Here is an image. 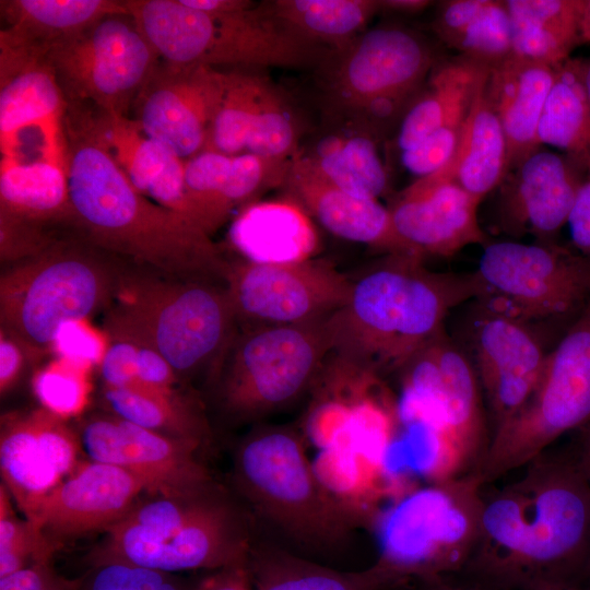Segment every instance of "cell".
Listing matches in <instances>:
<instances>
[{"instance_id": "obj_1", "label": "cell", "mask_w": 590, "mask_h": 590, "mask_svg": "<svg viewBox=\"0 0 590 590\" xmlns=\"http://www.w3.org/2000/svg\"><path fill=\"white\" fill-rule=\"evenodd\" d=\"M484 494L477 546L461 573L483 590L590 585V483L570 453L543 452Z\"/></svg>"}, {"instance_id": "obj_2", "label": "cell", "mask_w": 590, "mask_h": 590, "mask_svg": "<svg viewBox=\"0 0 590 590\" xmlns=\"http://www.w3.org/2000/svg\"><path fill=\"white\" fill-rule=\"evenodd\" d=\"M64 131L70 199L83 239L172 279L224 283L228 262L210 235L137 190L105 146L68 111Z\"/></svg>"}, {"instance_id": "obj_3", "label": "cell", "mask_w": 590, "mask_h": 590, "mask_svg": "<svg viewBox=\"0 0 590 590\" xmlns=\"http://www.w3.org/2000/svg\"><path fill=\"white\" fill-rule=\"evenodd\" d=\"M423 260L385 253L351 280L345 303L326 320L330 354L379 378L400 371L445 330L453 308L480 296L474 271L435 272Z\"/></svg>"}, {"instance_id": "obj_4", "label": "cell", "mask_w": 590, "mask_h": 590, "mask_svg": "<svg viewBox=\"0 0 590 590\" xmlns=\"http://www.w3.org/2000/svg\"><path fill=\"white\" fill-rule=\"evenodd\" d=\"M113 300L110 337L154 349L178 377L217 378L239 331L225 284L121 274Z\"/></svg>"}, {"instance_id": "obj_5", "label": "cell", "mask_w": 590, "mask_h": 590, "mask_svg": "<svg viewBox=\"0 0 590 590\" xmlns=\"http://www.w3.org/2000/svg\"><path fill=\"white\" fill-rule=\"evenodd\" d=\"M92 565L126 562L169 574L247 564L252 543L237 510L217 488L137 503L106 531Z\"/></svg>"}, {"instance_id": "obj_6", "label": "cell", "mask_w": 590, "mask_h": 590, "mask_svg": "<svg viewBox=\"0 0 590 590\" xmlns=\"http://www.w3.org/2000/svg\"><path fill=\"white\" fill-rule=\"evenodd\" d=\"M123 4L166 63L300 68L326 57L322 47L292 34L255 3L228 13H206L180 0Z\"/></svg>"}, {"instance_id": "obj_7", "label": "cell", "mask_w": 590, "mask_h": 590, "mask_svg": "<svg viewBox=\"0 0 590 590\" xmlns=\"http://www.w3.org/2000/svg\"><path fill=\"white\" fill-rule=\"evenodd\" d=\"M95 250L85 239L58 240L2 273L1 330L31 358L52 350L62 326L84 320L113 300L121 274Z\"/></svg>"}, {"instance_id": "obj_8", "label": "cell", "mask_w": 590, "mask_h": 590, "mask_svg": "<svg viewBox=\"0 0 590 590\" xmlns=\"http://www.w3.org/2000/svg\"><path fill=\"white\" fill-rule=\"evenodd\" d=\"M234 476L256 511L302 545L335 548L356 522L321 484L303 435L292 427L266 426L245 437Z\"/></svg>"}, {"instance_id": "obj_9", "label": "cell", "mask_w": 590, "mask_h": 590, "mask_svg": "<svg viewBox=\"0 0 590 590\" xmlns=\"http://www.w3.org/2000/svg\"><path fill=\"white\" fill-rule=\"evenodd\" d=\"M483 486L471 472L396 498L377 520L375 566L393 586L461 574L479 543Z\"/></svg>"}, {"instance_id": "obj_10", "label": "cell", "mask_w": 590, "mask_h": 590, "mask_svg": "<svg viewBox=\"0 0 590 590\" xmlns=\"http://www.w3.org/2000/svg\"><path fill=\"white\" fill-rule=\"evenodd\" d=\"M328 57L324 92L329 107L346 123L380 141L397 130L444 59L421 33L400 25L366 30Z\"/></svg>"}, {"instance_id": "obj_11", "label": "cell", "mask_w": 590, "mask_h": 590, "mask_svg": "<svg viewBox=\"0 0 590 590\" xmlns=\"http://www.w3.org/2000/svg\"><path fill=\"white\" fill-rule=\"evenodd\" d=\"M476 298L548 339L590 306V259L556 241L487 240L474 271Z\"/></svg>"}, {"instance_id": "obj_12", "label": "cell", "mask_w": 590, "mask_h": 590, "mask_svg": "<svg viewBox=\"0 0 590 590\" xmlns=\"http://www.w3.org/2000/svg\"><path fill=\"white\" fill-rule=\"evenodd\" d=\"M399 373V416L424 422L433 430L438 444L436 480L474 472L489 438L481 385L465 351L444 330Z\"/></svg>"}, {"instance_id": "obj_13", "label": "cell", "mask_w": 590, "mask_h": 590, "mask_svg": "<svg viewBox=\"0 0 590 590\" xmlns=\"http://www.w3.org/2000/svg\"><path fill=\"white\" fill-rule=\"evenodd\" d=\"M590 423V306L547 354L526 403L493 432L475 470L483 485L527 465L564 434Z\"/></svg>"}, {"instance_id": "obj_14", "label": "cell", "mask_w": 590, "mask_h": 590, "mask_svg": "<svg viewBox=\"0 0 590 590\" xmlns=\"http://www.w3.org/2000/svg\"><path fill=\"white\" fill-rule=\"evenodd\" d=\"M326 320L240 329L216 378L226 413L258 418L302 397L331 353Z\"/></svg>"}, {"instance_id": "obj_15", "label": "cell", "mask_w": 590, "mask_h": 590, "mask_svg": "<svg viewBox=\"0 0 590 590\" xmlns=\"http://www.w3.org/2000/svg\"><path fill=\"white\" fill-rule=\"evenodd\" d=\"M47 58L67 102L127 116L161 59L129 14L107 16L54 48Z\"/></svg>"}, {"instance_id": "obj_16", "label": "cell", "mask_w": 590, "mask_h": 590, "mask_svg": "<svg viewBox=\"0 0 590 590\" xmlns=\"http://www.w3.org/2000/svg\"><path fill=\"white\" fill-rule=\"evenodd\" d=\"M224 284L240 329L326 320L346 300L351 279L330 262H228Z\"/></svg>"}, {"instance_id": "obj_17", "label": "cell", "mask_w": 590, "mask_h": 590, "mask_svg": "<svg viewBox=\"0 0 590 590\" xmlns=\"http://www.w3.org/2000/svg\"><path fill=\"white\" fill-rule=\"evenodd\" d=\"M67 106L47 56L0 42L1 157L66 163Z\"/></svg>"}, {"instance_id": "obj_18", "label": "cell", "mask_w": 590, "mask_h": 590, "mask_svg": "<svg viewBox=\"0 0 590 590\" xmlns=\"http://www.w3.org/2000/svg\"><path fill=\"white\" fill-rule=\"evenodd\" d=\"M465 327L469 358L489 409L493 432L529 399L542 374L548 339L530 324L473 299Z\"/></svg>"}, {"instance_id": "obj_19", "label": "cell", "mask_w": 590, "mask_h": 590, "mask_svg": "<svg viewBox=\"0 0 590 590\" xmlns=\"http://www.w3.org/2000/svg\"><path fill=\"white\" fill-rule=\"evenodd\" d=\"M80 438L91 460L132 473L153 496H188L215 488L197 457L201 446L197 441L141 427L113 413L86 420Z\"/></svg>"}, {"instance_id": "obj_20", "label": "cell", "mask_w": 590, "mask_h": 590, "mask_svg": "<svg viewBox=\"0 0 590 590\" xmlns=\"http://www.w3.org/2000/svg\"><path fill=\"white\" fill-rule=\"evenodd\" d=\"M227 81L228 72L216 68L161 60L133 103L134 121L144 134L188 160L204 150Z\"/></svg>"}, {"instance_id": "obj_21", "label": "cell", "mask_w": 590, "mask_h": 590, "mask_svg": "<svg viewBox=\"0 0 590 590\" xmlns=\"http://www.w3.org/2000/svg\"><path fill=\"white\" fill-rule=\"evenodd\" d=\"M81 438L66 420L39 408L1 418L2 484L31 520L39 503L81 463Z\"/></svg>"}, {"instance_id": "obj_22", "label": "cell", "mask_w": 590, "mask_h": 590, "mask_svg": "<svg viewBox=\"0 0 590 590\" xmlns=\"http://www.w3.org/2000/svg\"><path fill=\"white\" fill-rule=\"evenodd\" d=\"M586 169L542 146L508 172L498 189L497 225L512 237L556 241L573 209Z\"/></svg>"}, {"instance_id": "obj_23", "label": "cell", "mask_w": 590, "mask_h": 590, "mask_svg": "<svg viewBox=\"0 0 590 590\" xmlns=\"http://www.w3.org/2000/svg\"><path fill=\"white\" fill-rule=\"evenodd\" d=\"M146 493L132 473L108 463L81 462L37 506L30 522L59 544L92 531H106Z\"/></svg>"}, {"instance_id": "obj_24", "label": "cell", "mask_w": 590, "mask_h": 590, "mask_svg": "<svg viewBox=\"0 0 590 590\" xmlns=\"http://www.w3.org/2000/svg\"><path fill=\"white\" fill-rule=\"evenodd\" d=\"M481 201L455 182L415 179L388 206L394 229L415 255L449 257L487 237L477 220Z\"/></svg>"}, {"instance_id": "obj_25", "label": "cell", "mask_w": 590, "mask_h": 590, "mask_svg": "<svg viewBox=\"0 0 590 590\" xmlns=\"http://www.w3.org/2000/svg\"><path fill=\"white\" fill-rule=\"evenodd\" d=\"M67 111L105 146L137 190L194 222L185 187V160L144 134L128 116L91 110L76 102H69Z\"/></svg>"}, {"instance_id": "obj_26", "label": "cell", "mask_w": 590, "mask_h": 590, "mask_svg": "<svg viewBox=\"0 0 590 590\" xmlns=\"http://www.w3.org/2000/svg\"><path fill=\"white\" fill-rule=\"evenodd\" d=\"M284 187L291 199L331 234L385 253L415 255L398 236L388 206L335 187L299 153L291 163Z\"/></svg>"}, {"instance_id": "obj_27", "label": "cell", "mask_w": 590, "mask_h": 590, "mask_svg": "<svg viewBox=\"0 0 590 590\" xmlns=\"http://www.w3.org/2000/svg\"><path fill=\"white\" fill-rule=\"evenodd\" d=\"M556 69L515 55L489 69L486 95L504 130L508 172L541 148L538 127Z\"/></svg>"}, {"instance_id": "obj_28", "label": "cell", "mask_w": 590, "mask_h": 590, "mask_svg": "<svg viewBox=\"0 0 590 590\" xmlns=\"http://www.w3.org/2000/svg\"><path fill=\"white\" fill-rule=\"evenodd\" d=\"M229 240L244 260L257 263L308 260L319 246L309 214L293 199L246 205L231 226Z\"/></svg>"}, {"instance_id": "obj_29", "label": "cell", "mask_w": 590, "mask_h": 590, "mask_svg": "<svg viewBox=\"0 0 590 590\" xmlns=\"http://www.w3.org/2000/svg\"><path fill=\"white\" fill-rule=\"evenodd\" d=\"M489 69L461 55L441 59L402 117L393 139L396 150L401 153L442 127L462 123Z\"/></svg>"}, {"instance_id": "obj_30", "label": "cell", "mask_w": 590, "mask_h": 590, "mask_svg": "<svg viewBox=\"0 0 590 590\" xmlns=\"http://www.w3.org/2000/svg\"><path fill=\"white\" fill-rule=\"evenodd\" d=\"M0 3L8 24L0 32V42L44 56L107 16L129 14L123 1L115 0H2Z\"/></svg>"}, {"instance_id": "obj_31", "label": "cell", "mask_w": 590, "mask_h": 590, "mask_svg": "<svg viewBox=\"0 0 590 590\" xmlns=\"http://www.w3.org/2000/svg\"><path fill=\"white\" fill-rule=\"evenodd\" d=\"M488 72L477 87L452 157L430 174L457 184L479 201L498 188L508 173L506 138L486 95Z\"/></svg>"}, {"instance_id": "obj_32", "label": "cell", "mask_w": 590, "mask_h": 590, "mask_svg": "<svg viewBox=\"0 0 590 590\" xmlns=\"http://www.w3.org/2000/svg\"><path fill=\"white\" fill-rule=\"evenodd\" d=\"M0 217L76 228L67 165L49 158L0 161Z\"/></svg>"}, {"instance_id": "obj_33", "label": "cell", "mask_w": 590, "mask_h": 590, "mask_svg": "<svg viewBox=\"0 0 590 590\" xmlns=\"http://www.w3.org/2000/svg\"><path fill=\"white\" fill-rule=\"evenodd\" d=\"M371 133L346 123L299 154L329 182L356 197L377 199L389 189L388 167Z\"/></svg>"}, {"instance_id": "obj_34", "label": "cell", "mask_w": 590, "mask_h": 590, "mask_svg": "<svg viewBox=\"0 0 590 590\" xmlns=\"http://www.w3.org/2000/svg\"><path fill=\"white\" fill-rule=\"evenodd\" d=\"M512 55L558 67L580 45L578 0H504Z\"/></svg>"}, {"instance_id": "obj_35", "label": "cell", "mask_w": 590, "mask_h": 590, "mask_svg": "<svg viewBox=\"0 0 590 590\" xmlns=\"http://www.w3.org/2000/svg\"><path fill=\"white\" fill-rule=\"evenodd\" d=\"M261 10L297 37L339 51L365 32L378 0H274Z\"/></svg>"}, {"instance_id": "obj_36", "label": "cell", "mask_w": 590, "mask_h": 590, "mask_svg": "<svg viewBox=\"0 0 590 590\" xmlns=\"http://www.w3.org/2000/svg\"><path fill=\"white\" fill-rule=\"evenodd\" d=\"M247 567L253 590H387L393 587L375 565L358 573H343L267 545H252Z\"/></svg>"}, {"instance_id": "obj_37", "label": "cell", "mask_w": 590, "mask_h": 590, "mask_svg": "<svg viewBox=\"0 0 590 590\" xmlns=\"http://www.w3.org/2000/svg\"><path fill=\"white\" fill-rule=\"evenodd\" d=\"M104 400L111 413L141 427L202 442L208 425L200 410L176 388L145 384L104 387Z\"/></svg>"}, {"instance_id": "obj_38", "label": "cell", "mask_w": 590, "mask_h": 590, "mask_svg": "<svg viewBox=\"0 0 590 590\" xmlns=\"http://www.w3.org/2000/svg\"><path fill=\"white\" fill-rule=\"evenodd\" d=\"M539 144L590 166V102L574 58L557 67L538 127Z\"/></svg>"}, {"instance_id": "obj_39", "label": "cell", "mask_w": 590, "mask_h": 590, "mask_svg": "<svg viewBox=\"0 0 590 590\" xmlns=\"http://www.w3.org/2000/svg\"><path fill=\"white\" fill-rule=\"evenodd\" d=\"M268 82L266 76L255 72H228L227 86L212 120L204 150L226 155L246 151Z\"/></svg>"}, {"instance_id": "obj_40", "label": "cell", "mask_w": 590, "mask_h": 590, "mask_svg": "<svg viewBox=\"0 0 590 590\" xmlns=\"http://www.w3.org/2000/svg\"><path fill=\"white\" fill-rule=\"evenodd\" d=\"M300 133L302 126L295 109L284 93L269 81L245 152L290 165L300 150Z\"/></svg>"}, {"instance_id": "obj_41", "label": "cell", "mask_w": 590, "mask_h": 590, "mask_svg": "<svg viewBox=\"0 0 590 590\" xmlns=\"http://www.w3.org/2000/svg\"><path fill=\"white\" fill-rule=\"evenodd\" d=\"M233 156L204 150L185 160V187L192 219L210 236L231 216L224 190Z\"/></svg>"}, {"instance_id": "obj_42", "label": "cell", "mask_w": 590, "mask_h": 590, "mask_svg": "<svg viewBox=\"0 0 590 590\" xmlns=\"http://www.w3.org/2000/svg\"><path fill=\"white\" fill-rule=\"evenodd\" d=\"M441 43L488 68L500 63L512 55L511 23L505 2L485 0L480 10Z\"/></svg>"}, {"instance_id": "obj_43", "label": "cell", "mask_w": 590, "mask_h": 590, "mask_svg": "<svg viewBox=\"0 0 590 590\" xmlns=\"http://www.w3.org/2000/svg\"><path fill=\"white\" fill-rule=\"evenodd\" d=\"M13 499L0 486V578L38 563H50L59 544L37 526L20 518Z\"/></svg>"}, {"instance_id": "obj_44", "label": "cell", "mask_w": 590, "mask_h": 590, "mask_svg": "<svg viewBox=\"0 0 590 590\" xmlns=\"http://www.w3.org/2000/svg\"><path fill=\"white\" fill-rule=\"evenodd\" d=\"M87 369L60 357L40 368L32 380L40 406L66 421L81 414L91 393Z\"/></svg>"}, {"instance_id": "obj_45", "label": "cell", "mask_w": 590, "mask_h": 590, "mask_svg": "<svg viewBox=\"0 0 590 590\" xmlns=\"http://www.w3.org/2000/svg\"><path fill=\"white\" fill-rule=\"evenodd\" d=\"M176 574L126 562L109 560L92 565L80 590H192Z\"/></svg>"}, {"instance_id": "obj_46", "label": "cell", "mask_w": 590, "mask_h": 590, "mask_svg": "<svg viewBox=\"0 0 590 590\" xmlns=\"http://www.w3.org/2000/svg\"><path fill=\"white\" fill-rule=\"evenodd\" d=\"M463 122L442 127L416 145L399 153L403 168L416 179L442 168L456 151Z\"/></svg>"}, {"instance_id": "obj_47", "label": "cell", "mask_w": 590, "mask_h": 590, "mask_svg": "<svg viewBox=\"0 0 590 590\" xmlns=\"http://www.w3.org/2000/svg\"><path fill=\"white\" fill-rule=\"evenodd\" d=\"M52 350L60 358L90 368L99 365L106 346L101 337L81 320L61 327Z\"/></svg>"}, {"instance_id": "obj_48", "label": "cell", "mask_w": 590, "mask_h": 590, "mask_svg": "<svg viewBox=\"0 0 590 590\" xmlns=\"http://www.w3.org/2000/svg\"><path fill=\"white\" fill-rule=\"evenodd\" d=\"M139 344L126 338L110 337V343L98 365L106 387H125L137 382Z\"/></svg>"}, {"instance_id": "obj_49", "label": "cell", "mask_w": 590, "mask_h": 590, "mask_svg": "<svg viewBox=\"0 0 590 590\" xmlns=\"http://www.w3.org/2000/svg\"><path fill=\"white\" fill-rule=\"evenodd\" d=\"M83 578L68 579L50 563H38L0 578V590H80Z\"/></svg>"}, {"instance_id": "obj_50", "label": "cell", "mask_w": 590, "mask_h": 590, "mask_svg": "<svg viewBox=\"0 0 590 590\" xmlns=\"http://www.w3.org/2000/svg\"><path fill=\"white\" fill-rule=\"evenodd\" d=\"M574 248L590 259V166L567 220Z\"/></svg>"}, {"instance_id": "obj_51", "label": "cell", "mask_w": 590, "mask_h": 590, "mask_svg": "<svg viewBox=\"0 0 590 590\" xmlns=\"http://www.w3.org/2000/svg\"><path fill=\"white\" fill-rule=\"evenodd\" d=\"M178 378L169 363L157 351L150 346L139 345L137 382L162 388H175Z\"/></svg>"}, {"instance_id": "obj_52", "label": "cell", "mask_w": 590, "mask_h": 590, "mask_svg": "<svg viewBox=\"0 0 590 590\" xmlns=\"http://www.w3.org/2000/svg\"><path fill=\"white\" fill-rule=\"evenodd\" d=\"M31 358L25 347L5 331H0V391L5 393L19 380L25 359Z\"/></svg>"}, {"instance_id": "obj_53", "label": "cell", "mask_w": 590, "mask_h": 590, "mask_svg": "<svg viewBox=\"0 0 590 590\" xmlns=\"http://www.w3.org/2000/svg\"><path fill=\"white\" fill-rule=\"evenodd\" d=\"M192 590H253L247 564L209 571Z\"/></svg>"}, {"instance_id": "obj_54", "label": "cell", "mask_w": 590, "mask_h": 590, "mask_svg": "<svg viewBox=\"0 0 590 590\" xmlns=\"http://www.w3.org/2000/svg\"><path fill=\"white\" fill-rule=\"evenodd\" d=\"M574 451L570 453L581 473L590 483V423L581 427Z\"/></svg>"}, {"instance_id": "obj_55", "label": "cell", "mask_w": 590, "mask_h": 590, "mask_svg": "<svg viewBox=\"0 0 590 590\" xmlns=\"http://www.w3.org/2000/svg\"><path fill=\"white\" fill-rule=\"evenodd\" d=\"M378 3L379 12L412 15L425 11L436 2L429 0H378Z\"/></svg>"}, {"instance_id": "obj_56", "label": "cell", "mask_w": 590, "mask_h": 590, "mask_svg": "<svg viewBox=\"0 0 590 590\" xmlns=\"http://www.w3.org/2000/svg\"><path fill=\"white\" fill-rule=\"evenodd\" d=\"M418 590H483L469 582L457 583L446 577H435L420 581Z\"/></svg>"}, {"instance_id": "obj_57", "label": "cell", "mask_w": 590, "mask_h": 590, "mask_svg": "<svg viewBox=\"0 0 590 590\" xmlns=\"http://www.w3.org/2000/svg\"><path fill=\"white\" fill-rule=\"evenodd\" d=\"M580 45L590 44V0H578Z\"/></svg>"}, {"instance_id": "obj_58", "label": "cell", "mask_w": 590, "mask_h": 590, "mask_svg": "<svg viewBox=\"0 0 590 590\" xmlns=\"http://www.w3.org/2000/svg\"><path fill=\"white\" fill-rule=\"evenodd\" d=\"M574 62L590 102V57L574 58Z\"/></svg>"}, {"instance_id": "obj_59", "label": "cell", "mask_w": 590, "mask_h": 590, "mask_svg": "<svg viewBox=\"0 0 590 590\" xmlns=\"http://www.w3.org/2000/svg\"><path fill=\"white\" fill-rule=\"evenodd\" d=\"M536 590H587V587H577V586H556V587H546Z\"/></svg>"}, {"instance_id": "obj_60", "label": "cell", "mask_w": 590, "mask_h": 590, "mask_svg": "<svg viewBox=\"0 0 590 590\" xmlns=\"http://www.w3.org/2000/svg\"><path fill=\"white\" fill-rule=\"evenodd\" d=\"M587 590H590V585L587 587Z\"/></svg>"}]
</instances>
